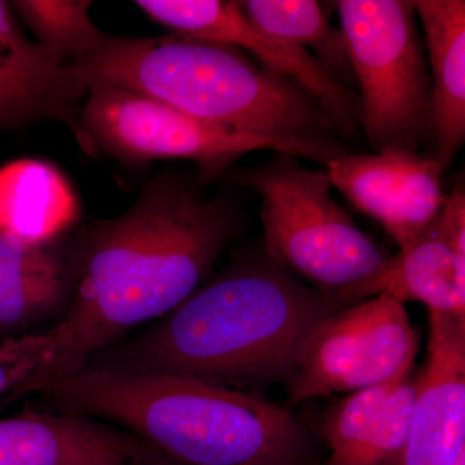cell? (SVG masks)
<instances>
[{
	"instance_id": "obj_21",
	"label": "cell",
	"mask_w": 465,
	"mask_h": 465,
	"mask_svg": "<svg viewBox=\"0 0 465 465\" xmlns=\"http://www.w3.org/2000/svg\"><path fill=\"white\" fill-rule=\"evenodd\" d=\"M411 369L393 376L390 381L351 391V396L336 403L324 415L322 434L330 449L323 464L335 463L348 454L363 433L381 415L391 393Z\"/></svg>"
},
{
	"instance_id": "obj_11",
	"label": "cell",
	"mask_w": 465,
	"mask_h": 465,
	"mask_svg": "<svg viewBox=\"0 0 465 465\" xmlns=\"http://www.w3.org/2000/svg\"><path fill=\"white\" fill-rule=\"evenodd\" d=\"M465 455V317L430 312L428 356L415 376L399 465H455Z\"/></svg>"
},
{
	"instance_id": "obj_1",
	"label": "cell",
	"mask_w": 465,
	"mask_h": 465,
	"mask_svg": "<svg viewBox=\"0 0 465 465\" xmlns=\"http://www.w3.org/2000/svg\"><path fill=\"white\" fill-rule=\"evenodd\" d=\"M232 211L180 180H157L124 215L92 226L75 262L69 311L51 360L18 397L75 374L97 351L161 320L206 280L234 234Z\"/></svg>"
},
{
	"instance_id": "obj_6",
	"label": "cell",
	"mask_w": 465,
	"mask_h": 465,
	"mask_svg": "<svg viewBox=\"0 0 465 465\" xmlns=\"http://www.w3.org/2000/svg\"><path fill=\"white\" fill-rule=\"evenodd\" d=\"M338 9L370 143L379 153H418L434 136V108L414 5L406 0H341Z\"/></svg>"
},
{
	"instance_id": "obj_25",
	"label": "cell",
	"mask_w": 465,
	"mask_h": 465,
	"mask_svg": "<svg viewBox=\"0 0 465 465\" xmlns=\"http://www.w3.org/2000/svg\"><path fill=\"white\" fill-rule=\"evenodd\" d=\"M455 465H465V455H464V457H461L460 459H459L458 463Z\"/></svg>"
},
{
	"instance_id": "obj_10",
	"label": "cell",
	"mask_w": 465,
	"mask_h": 465,
	"mask_svg": "<svg viewBox=\"0 0 465 465\" xmlns=\"http://www.w3.org/2000/svg\"><path fill=\"white\" fill-rule=\"evenodd\" d=\"M331 185L381 223L400 249L415 240L445 202L439 162L407 150L345 154L326 164Z\"/></svg>"
},
{
	"instance_id": "obj_9",
	"label": "cell",
	"mask_w": 465,
	"mask_h": 465,
	"mask_svg": "<svg viewBox=\"0 0 465 465\" xmlns=\"http://www.w3.org/2000/svg\"><path fill=\"white\" fill-rule=\"evenodd\" d=\"M173 34L249 51L260 64L292 79L321 104L339 130L353 133L362 118L360 99L311 51L264 32L240 7L224 0H139L134 3Z\"/></svg>"
},
{
	"instance_id": "obj_20",
	"label": "cell",
	"mask_w": 465,
	"mask_h": 465,
	"mask_svg": "<svg viewBox=\"0 0 465 465\" xmlns=\"http://www.w3.org/2000/svg\"><path fill=\"white\" fill-rule=\"evenodd\" d=\"M415 399L414 369L400 382L381 415L356 446L335 463L322 465H399L411 425Z\"/></svg>"
},
{
	"instance_id": "obj_19",
	"label": "cell",
	"mask_w": 465,
	"mask_h": 465,
	"mask_svg": "<svg viewBox=\"0 0 465 465\" xmlns=\"http://www.w3.org/2000/svg\"><path fill=\"white\" fill-rule=\"evenodd\" d=\"M92 3L85 0H18L12 8L33 30L39 45L61 63L85 56L104 39L92 23Z\"/></svg>"
},
{
	"instance_id": "obj_3",
	"label": "cell",
	"mask_w": 465,
	"mask_h": 465,
	"mask_svg": "<svg viewBox=\"0 0 465 465\" xmlns=\"http://www.w3.org/2000/svg\"><path fill=\"white\" fill-rule=\"evenodd\" d=\"M341 302L268 256L232 266L97 367L249 388L283 384L318 323Z\"/></svg>"
},
{
	"instance_id": "obj_24",
	"label": "cell",
	"mask_w": 465,
	"mask_h": 465,
	"mask_svg": "<svg viewBox=\"0 0 465 465\" xmlns=\"http://www.w3.org/2000/svg\"><path fill=\"white\" fill-rule=\"evenodd\" d=\"M134 465H191L183 463V461L176 460V459L168 457L164 452L159 451L154 446L150 445V448L134 461Z\"/></svg>"
},
{
	"instance_id": "obj_26",
	"label": "cell",
	"mask_w": 465,
	"mask_h": 465,
	"mask_svg": "<svg viewBox=\"0 0 465 465\" xmlns=\"http://www.w3.org/2000/svg\"><path fill=\"white\" fill-rule=\"evenodd\" d=\"M0 125H2V124H0Z\"/></svg>"
},
{
	"instance_id": "obj_4",
	"label": "cell",
	"mask_w": 465,
	"mask_h": 465,
	"mask_svg": "<svg viewBox=\"0 0 465 465\" xmlns=\"http://www.w3.org/2000/svg\"><path fill=\"white\" fill-rule=\"evenodd\" d=\"M56 412L108 420L191 465H322L316 440L290 411L235 388L85 366L36 388Z\"/></svg>"
},
{
	"instance_id": "obj_18",
	"label": "cell",
	"mask_w": 465,
	"mask_h": 465,
	"mask_svg": "<svg viewBox=\"0 0 465 465\" xmlns=\"http://www.w3.org/2000/svg\"><path fill=\"white\" fill-rule=\"evenodd\" d=\"M240 7L264 32L292 43L311 47L314 56L339 81L351 76L347 47L341 30L330 25L317 2L311 0H247Z\"/></svg>"
},
{
	"instance_id": "obj_15",
	"label": "cell",
	"mask_w": 465,
	"mask_h": 465,
	"mask_svg": "<svg viewBox=\"0 0 465 465\" xmlns=\"http://www.w3.org/2000/svg\"><path fill=\"white\" fill-rule=\"evenodd\" d=\"M69 265L50 243H29L0 232V335L26 333L64 304Z\"/></svg>"
},
{
	"instance_id": "obj_22",
	"label": "cell",
	"mask_w": 465,
	"mask_h": 465,
	"mask_svg": "<svg viewBox=\"0 0 465 465\" xmlns=\"http://www.w3.org/2000/svg\"><path fill=\"white\" fill-rule=\"evenodd\" d=\"M54 341V327L0 339V401L16 399L18 391L45 369Z\"/></svg>"
},
{
	"instance_id": "obj_23",
	"label": "cell",
	"mask_w": 465,
	"mask_h": 465,
	"mask_svg": "<svg viewBox=\"0 0 465 465\" xmlns=\"http://www.w3.org/2000/svg\"><path fill=\"white\" fill-rule=\"evenodd\" d=\"M437 226L443 240L461 258H465V192L458 183L436 216Z\"/></svg>"
},
{
	"instance_id": "obj_8",
	"label": "cell",
	"mask_w": 465,
	"mask_h": 465,
	"mask_svg": "<svg viewBox=\"0 0 465 465\" xmlns=\"http://www.w3.org/2000/svg\"><path fill=\"white\" fill-rule=\"evenodd\" d=\"M88 136L127 163L189 159L210 180L256 150L287 154L280 143L204 124L159 101L119 88L88 92L84 110Z\"/></svg>"
},
{
	"instance_id": "obj_2",
	"label": "cell",
	"mask_w": 465,
	"mask_h": 465,
	"mask_svg": "<svg viewBox=\"0 0 465 465\" xmlns=\"http://www.w3.org/2000/svg\"><path fill=\"white\" fill-rule=\"evenodd\" d=\"M106 87L271 140L293 157L327 164L347 154L333 137L338 125L308 91L232 45L179 34L105 35L90 54L64 66V88L73 101Z\"/></svg>"
},
{
	"instance_id": "obj_13",
	"label": "cell",
	"mask_w": 465,
	"mask_h": 465,
	"mask_svg": "<svg viewBox=\"0 0 465 465\" xmlns=\"http://www.w3.org/2000/svg\"><path fill=\"white\" fill-rule=\"evenodd\" d=\"M378 295L401 304L420 302L430 312L465 317V258L443 240L436 217L397 255L332 298L344 304Z\"/></svg>"
},
{
	"instance_id": "obj_16",
	"label": "cell",
	"mask_w": 465,
	"mask_h": 465,
	"mask_svg": "<svg viewBox=\"0 0 465 465\" xmlns=\"http://www.w3.org/2000/svg\"><path fill=\"white\" fill-rule=\"evenodd\" d=\"M64 66L27 38L12 5L0 2V124L35 115H66L72 101L64 90Z\"/></svg>"
},
{
	"instance_id": "obj_5",
	"label": "cell",
	"mask_w": 465,
	"mask_h": 465,
	"mask_svg": "<svg viewBox=\"0 0 465 465\" xmlns=\"http://www.w3.org/2000/svg\"><path fill=\"white\" fill-rule=\"evenodd\" d=\"M262 198L266 256L284 272L333 296L363 280L387 259L336 203L326 173L280 154L241 174Z\"/></svg>"
},
{
	"instance_id": "obj_17",
	"label": "cell",
	"mask_w": 465,
	"mask_h": 465,
	"mask_svg": "<svg viewBox=\"0 0 465 465\" xmlns=\"http://www.w3.org/2000/svg\"><path fill=\"white\" fill-rule=\"evenodd\" d=\"M78 216L72 186L47 162L20 159L0 168V232L51 243Z\"/></svg>"
},
{
	"instance_id": "obj_7",
	"label": "cell",
	"mask_w": 465,
	"mask_h": 465,
	"mask_svg": "<svg viewBox=\"0 0 465 465\" xmlns=\"http://www.w3.org/2000/svg\"><path fill=\"white\" fill-rule=\"evenodd\" d=\"M419 339L403 304L378 295L324 318L284 382L291 405L390 381L415 365Z\"/></svg>"
},
{
	"instance_id": "obj_14",
	"label": "cell",
	"mask_w": 465,
	"mask_h": 465,
	"mask_svg": "<svg viewBox=\"0 0 465 465\" xmlns=\"http://www.w3.org/2000/svg\"><path fill=\"white\" fill-rule=\"evenodd\" d=\"M430 54L434 108L433 157L445 173L465 140V2L416 0Z\"/></svg>"
},
{
	"instance_id": "obj_12",
	"label": "cell",
	"mask_w": 465,
	"mask_h": 465,
	"mask_svg": "<svg viewBox=\"0 0 465 465\" xmlns=\"http://www.w3.org/2000/svg\"><path fill=\"white\" fill-rule=\"evenodd\" d=\"M139 436L85 416L25 411L0 419V465H134Z\"/></svg>"
}]
</instances>
